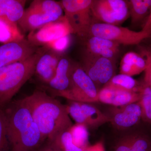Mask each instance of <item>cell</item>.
<instances>
[{"instance_id": "cell-7", "label": "cell", "mask_w": 151, "mask_h": 151, "mask_svg": "<svg viewBox=\"0 0 151 151\" xmlns=\"http://www.w3.org/2000/svg\"><path fill=\"white\" fill-rule=\"evenodd\" d=\"M114 62L85 52L80 65L100 90L116 75Z\"/></svg>"}, {"instance_id": "cell-24", "label": "cell", "mask_w": 151, "mask_h": 151, "mask_svg": "<svg viewBox=\"0 0 151 151\" xmlns=\"http://www.w3.org/2000/svg\"><path fill=\"white\" fill-rule=\"evenodd\" d=\"M140 84L132 76L120 73L114 76L105 86L126 91L138 92Z\"/></svg>"}, {"instance_id": "cell-22", "label": "cell", "mask_w": 151, "mask_h": 151, "mask_svg": "<svg viewBox=\"0 0 151 151\" xmlns=\"http://www.w3.org/2000/svg\"><path fill=\"white\" fill-rule=\"evenodd\" d=\"M24 38L17 25L0 18V42L5 44Z\"/></svg>"}, {"instance_id": "cell-1", "label": "cell", "mask_w": 151, "mask_h": 151, "mask_svg": "<svg viewBox=\"0 0 151 151\" xmlns=\"http://www.w3.org/2000/svg\"><path fill=\"white\" fill-rule=\"evenodd\" d=\"M11 151H36L45 139L33 119L24 99L10 102L4 108Z\"/></svg>"}, {"instance_id": "cell-33", "label": "cell", "mask_w": 151, "mask_h": 151, "mask_svg": "<svg viewBox=\"0 0 151 151\" xmlns=\"http://www.w3.org/2000/svg\"><path fill=\"white\" fill-rule=\"evenodd\" d=\"M84 151H105L104 143L103 141H100L94 145L88 146Z\"/></svg>"}, {"instance_id": "cell-6", "label": "cell", "mask_w": 151, "mask_h": 151, "mask_svg": "<svg viewBox=\"0 0 151 151\" xmlns=\"http://www.w3.org/2000/svg\"><path fill=\"white\" fill-rule=\"evenodd\" d=\"M91 36L103 38L120 45H130L139 44L150 36L142 30L134 31L118 25L97 22L93 23L90 27L88 37Z\"/></svg>"}, {"instance_id": "cell-19", "label": "cell", "mask_w": 151, "mask_h": 151, "mask_svg": "<svg viewBox=\"0 0 151 151\" xmlns=\"http://www.w3.org/2000/svg\"><path fill=\"white\" fill-rule=\"evenodd\" d=\"M145 68V60L141 55L129 52L124 55L120 63V73L132 76L144 71Z\"/></svg>"}, {"instance_id": "cell-16", "label": "cell", "mask_w": 151, "mask_h": 151, "mask_svg": "<svg viewBox=\"0 0 151 151\" xmlns=\"http://www.w3.org/2000/svg\"><path fill=\"white\" fill-rule=\"evenodd\" d=\"M86 52L114 60L119 52L120 45L106 39L98 37L87 38Z\"/></svg>"}, {"instance_id": "cell-26", "label": "cell", "mask_w": 151, "mask_h": 151, "mask_svg": "<svg viewBox=\"0 0 151 151\" xmlns=\"http://www.w3.org/2000/svg\"><path fill=\"white\" fill-rule=\"evenodd\" d=\"M50 142L54 143L62 151H84L73 144L71 135L68 130L60 134Z\"/></svg>"}, {"instance_id": "cell-8", "label": "cell", "mask_w": 151, "mask_h": 151, "mask_svg": "<svg viewBox=\"0 0 151 151\" xmlns=\"http://www.w3.org/2000/svg\"><path fill=\"white\" fill-rule=\"evenodd\" d=\"M91 11L93 18L115 25L124 22L130 15L128 3L123 0L92 1Z\"/></svg>"}, {"instance_id": "cell-18", "label": "cell", "mask_w": 151, "mask_h": 151, "mask_svg": "<svg viewBox=\"0 0 151 151\" xmlns=\"http://www.w3.org/2000/svg\"><path fill=\"white\" fill-rule=\"evenodd\" d=\"M26 1L0 0V18L17 25L24 14Z\"/></svg>"}, {"instance_id": "cell-21", "label": "cell", "mask_w": 151, "mask_h": 151, "mask_svg": "<svg viewBox=\"0 0 151 151\" xmlns=\"http://www.w3.org/2000/svg\"><path fill=\"white\" fill-rule=\"evenodd\" d=\"M131 22L136 24L145 18L151 10V0H130L128 1Z\"/></svg>"}, {"instance_id": "cell-29", "label": "cell", "mask_w": 151, "mask_h": 151, "mask_svg": "<svg viewBox=\"0 0 151 151\" xmlns=\"http://www.w3.org/2000/svg\"><path fill=\"white\" fill-rule=\"evenodd\" d=\"M141 52L146 62L144 82L151 88V49L142 48Z\"/></svg>"}, {"instance_id": "cell-13", "label": "cell", "mask_w": 151, "mask_h": 151, "mask_svg": "<svg viewBox=\"0 0 151 151\" xmlns=\"http://www.w3.org/2000/svg\"><path fill=\"white\" fill-rule=\"evenodd\" d=\"M42 47V50L36 64L35 74L41 81L47 84L54 77L63 54L47 46Z\"/></svg>"}, {"instance_id": "cell-14", "label": "cell", "mask_w": 151, "mask_h": 151, "mask_svg": "<svg viewBox=\"0 0 151 151\" xmlns=\"http://www.w3.org/2000/svg\"><path fill=\"white\" fill-rule=\"evenodd\" d=\"M140 95L139 92L128 91L105 86L99 90L98 101L115 107L137 103Z\"/></svg>"}, {"instance_id": "cell-25", "label": "cell", "mask_w": 151, "mask_h": 151, "mask_svg": "<svg viewBox=\"0 0 151 151\" xmlns=\"http://www.w3.org/2000/svg\"><path fill=\"white\" fill-rule=\"evenodd\" d=\"M68 131L71 135L73 144L76 147L84 150L89 146V133L85 125L76 124Z\"/></svg>"}, {"instance_id": "cell-20", "label": "cell", "mask_w": 151, "mask_h": 151, "mask_svg": "<svg viewBox=\"0 0 151 151\" xmlns=\"http://www.w3.org/2000/svg\"><path fill=\"white\" fill-rule=\"evenodd\" d=\"M29 7L57 19L64 16L63 9L60 1L52 0H35L33 1Z\"/></svg>"}, {"instance_id": "cell-30", "label": "cell", "mask_w": 151, "mask_h": 151, "mask_svg": "<svg viewBox=\"0 0 151 151\" xmlns=\"http://www.w3.org/2000/svg\"><path fill=\"white\" fill-rule=\"evenodd\" d=\"M70 35L65 36L58 39L47 46L53 50L55 51L63 54L64 52L67 50L70 44Z\"/></svg>"}, {"instance_id": "cell-11", "label": "cell", "mask_w": 151, "mask_h": 151, "mask_svg": "<svg viewBox=\"0 0 151 151\" xmlns=\"http://www.w3.org/2000/svg\"><path fill=\"white\" fill-rule=\"evenodd\" d=\"M38 48L24 38L4 44L0 46V68L27 59Z\"/></svg>"}, {"instance_id": "cell-10", "label": "cell", "mask_w": 151, "mask_h": 151, "mask_svg": "<svg viewBox=\"0 0 151 151\" xmlns=\"http://www.w3.org/2000/svg\"><path fill=\"white\" fill-rule=\"evenodd\" d=\"M72 33V29L63 16L57 20L49 23L42 27L29 32L27 39L34 46L41 47Z\"/></svg>"}, {"instance_id": "cell-17", "label": "cell", "mask_w": 151, "mask_h": 151, "mask_svg": "<svg viewBox=\"0 0 151 151\" xmlns=\"http://www.w3.org/2000/svg\"><path fill=\"white\" fill-rule=\"evenodd\" d=\"M57 20L29 7L25 10L24 14L19 21L18 26L24 32L29 33Z\"/></svg>"}, {"instance_id": "cell-31", "label": "cell", "mask_w": 151, "mask_h": 151, "mask_svg": "<svg viewBox=\"0 0 151 151\" xmlns=\"http://www.w3.org/2000/svg\"><path fill=\"white\" fill-rule=\"evenodd\" d=\"M135 134H130L121 138L115 146L114 151H131Z\"/></svg>"}, {"instance_id": "cell-9", "label": "cell", "mask_w": 151, "mask_h": 151, "mask_svg": "<svg viewBox=\"0 0 151 151\" xmlns=\"http://www.w3.org/2000/svg\"><path fill=\"white\" fill-rule=\"evenodd\" d=\"M66 107L68 115L76 124H83L87 128L96 129L110 122L108 115L91 103L70 101Z\"/></svg>"}, {"instance_id": "cell-15", "label": "cell", "mask_w": 151, "mask_h": 151, "mask_svg": "<svg viewBox=\"0 0 151 151\" xmlns=\"http://www.w3.org/2000/svg\"><path fill=\"white\" fill-rule=\"evenodd\" d=\"M74 64L68 58L63 56L61 58L54 77L47 84L53 94L63 92L69 88Z\"/></svg>"}, {"instance_id": "cell-34", "label": "cell", "mask_w": 151, "mask_h": 151, "mask_svg": "<svg viewBox=\"0 0 151 151\" xmlns=\"http://www.w3.org/2000/svg\"><path fill=\"white\" fill-rule=\"evenodd\" d=\"M142 30L147 32L151 36V10L148 18L143 26Z\"/></svg>"}, {"instance_id": "cell-5", "label": "cell", "mask_w": 151, "mask_h": 151, "mask_svg": "<svg viewBox=\"0 0 151 151\" xmlns=\"http://www.w3.org/2000/svg\"><path fill=\"white\" fill-rule=\"evenodd\" d=\"M99 92V89L81 65L75 64L69 88L54 94L70 101L92 103L98 102Z\"/></svg>"}, {"instance_id": "cell-12", "label": "cell", "mask_w": 151, "mask_h": 151, "mask_svg": "<svg viewBox=\"0 0 151 151\" xmlns=\"http://www.w3.org/2000/svg\"><path fill=\"white\" fill-rule=\"evenodd\" d=\"M108 115L113 127L118 129L125 130L139 122L142 119V111L137 102L120 107L113 106Z\"/></svg>"}, {"instance_id": "cell-32", "label": "cell", "mask_w": 151, "mask_h": 151, "mask_svg": "<svg viewBox=\"0 0 151 151\" xmlns=\"http://www.w3.org/2000/svg\"><path fill=\"white\" fill-rule=\"evenodd\" d=\"M36 151H62L56 145L48 141L45 145H42Z\"/></svg>"}, {"instance_id": "cell-4", "label": "cell", "mask_w": 151, "mask_h": 151, "mask_svg": "<svg viewBox=\"0 0 151 151\" xmlns=\"http://www.w3.org/2000/svg\"><path fill=\"white\" fill-rule=\"evenodd\" d=\"M60 2L73 33L81 37H88L94 23L91 11L92 0H62Z\"/></svg>"}, {"instance_id": "cell-23", "label": "cell", "mask_w": 151, "mask_h": 151, "mask_svg": "<svg viewBox=\"0 0 151 151\" xmlns=\"http://www.w3.org/2000/svg\"><path fill=\"white\" fill-rule=\"evenodd\" d=\"M138 92L140 95L138 102L142 111V119L151 124V88L143 81L140 84Z\"/></svg>"}, {"instance_id": "cell-3", "label": "cell", "mask_w": 151, "mask_h": 151, "mask_svg": "<svg viewBox=\"0 0 151 151\" xmlns=\"http://www.w3.org/2000/svg\"><path fill=\"white\" fill-rule=\"evenodd\" d=\"M42 50L27 59L0 68V106L5 107L25 83L35 74V65Z\"/></svg>"}, {"instance_id": "cell-28", "label": "cell", "mask_w": 151, "mask_h": 151, "mask_svg": "<svg viewBox=\"0 0 151 151\" xmlns=\"http://www.w3.org/2000/svg\"><path fill=\"white\" fill-rule=\"evenodd\" d=\"M131 151H151V140L145 135L135 134Z\"/></svg>"}, {"instance_id": "cell-2", "label": "cell", "mask_w": 151, "mask_h": 151, "mask_svg": "<svg viewBox=\"0 0 151 151\" xmlns=\"http://www.w3.org/2000/svg\"><path fill=\"white\" fill-rule=\"evenodd\" d=\"M24 99L42 135L48 141H53L73 126L66 105L46 92L36 90Z\"/></svg>"}, {"instance_id": "cell-27", "label": "cell", "mask_w": 151, "mask_h": 151, "mask_svg": "<svg viewBox=\"0 0 151 151\" xmlns=\"http://www.w3.org/2000/svg\"><path fill=\"white\" fill-rule=\"evenodd\" d=\"M4 108L0 106V151H11L8 138Z\"/></svg>"}]
</instances>
